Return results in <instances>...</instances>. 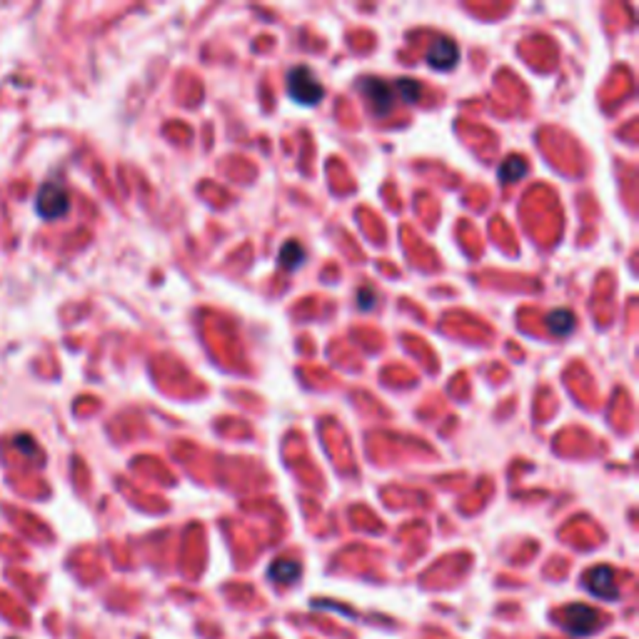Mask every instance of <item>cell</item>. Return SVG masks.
Listing matches in <instances>:
<instances>
[{"label":"cell","instance_id":"obj_1","mask_svg":"<svg viewBox=\"0 0 639 639\" xmlns=\"http://www.w3.org/2000/svg\"><path fill=\"white\" fill-rule=\"evenodd\" d=\"M288 93L295 103L312 107L318 106L320 97L325 96V87L320 86V80L315 78V73L308 66H295L288 73Z\"/></svg>","mask_w":639,"mask_h":639},{"label":"cell","instance_id":"obj_2","mask_svg":"<svg viewBox=\"0 0 639 639\" xmlns=\"http://www.w3.org/2000/svg\"><path fill=\"white\" fill-rule=\"evenodd\" d=\"M557 622H562V627L570 634H592L602 624L600 612L592 610L587 604H567L564 610L557 614Z\"/></svg>","mask_w":639,"mask_h":639},{"label":"cell","instance_id":"obj_3","mask_svg":"<svg viewBox=\"0 0 639 639\" xmlns=\"http://www.w3.org/2000/svg\"><path fill=\"white\" fill-rule=\"evenodd\" d=\"M358 87L362 90V96L368 97L370 107L378 117H385L395 107V86H390L388 80L365 78L360 80Z\"/></svg>","mask_w":639,"mask_h":639},{"label":"cell","instance_id":"obj_4","mask_svg":"<svg viewBox=\"0 0 639 639\" xmlns=\"http://www.w3.org/2000/svg\"><path fill=\"white\" fill-rule=\"evenodd\" d=\"M36 208H38V213L43 215L46 220H58V218H63L70 208V198L68 193H66V188L58 183H46L40 188Z\"/></svg>","mask_w":639,"mask_h":639},{"label":"cell","instance_id":"obj_5","mask_svg":"<svg viewBox=\"0 0 639 639\" xmlns=\"http://www.w3.org/2000/svg\"><path fill=\"white\" fill-rule=\"evenodd\" d=\"M584 584L592 594H597L602 600H617L620 597V590H617V577H614V570L602 564V567H592L584 577Z\"/></svg>","mask_w":639,"mask_h":639},{"label":"cell","instance_id":"obj_6","mask_svg":"<svg viewBox=\"0 0 639 639\" xmlns=\"http://www.w3.org/2000/svg\"><path fill=\"white\" fill-rule=\"evenodd\" d=\"M460 58V50L450 38H437L427 50V63L435 70H452Z\"/></svg>","mask_w":639,"mask_h":639},{"label":"cell","instance_id":"obj_7","mask_svg":"<svg viewBox=\"0 0 639 639\" xmlns=\"http://www.w3.org/2000/svg\"><path fill=\"white\" fill-rule=\"evenodd\" d=\"M544 322H547V330H550L553 335H557V338H567V335H572L574 328H577V318H574V312H572L570 308H557V310H553L547 315Z\"/></svg>","mask_w":639,"mask_h":639},{"label":"cell","instance_id":"obj_8","mask_svg":"<svg viewBox=\"0 0 639 639\" xmlns=\"http://www.w3.org/2000/svg\"><path fill=\"white\" fill-rule=\"evenodd\" d=\"M270 580L280 582V584H292V582L300 577V564L295 560H278L270 564Z\"/></svg>","mask_w":639,"mask_h":639},{"label":"cell","instance_id":"obj_9","mask_svg":"<svg viewBox=\"0 0 639 639\" xmlns=\"http://www.w3.org/2000/svg\"><path fill=\"white\" fill-rule=\"evenodd\" d=\"M527 173V160H522V157H507L502 163V167H500V180L507 185H512L514 180H520L522 175Z\"/></svg>","mask_w":639,"mask_h":639},{"label":"cell","instance_id":"obj_10","mask_svg":"<svg viewBox=\"0 0 639 639\" xmlns=\"http://www.w3.org/2000/svg\"><path fill=\"white\" fill-rule=\"evenodd\" d=\"M302 258H305V250L300 248V242H285L280 248V265L285 270L300 268Z\"/></svg>","mask_w":639,"mask_h":639},{"label":"cell","instance_id":"obj_11","mask_svg":"<svg viewBox=\"0 0 639 639\" xmlns=\"http://www.w3.org/2000/svg\"><path fill=\"white\" fill-rule=\"evenodd\" d=\"M395 90H398L400 96H402V100H405V103H415L417 96H420V86H417L415 80H410V78L398 80Z\"/></svg>","mask_w":639,"mask_h":639},{"label":"cell","instance_id":"obj_12","mask_svg":"<svg viewBox=\"0 0 639 639\" xmlns=\"http://www.w3.org/2000/svg\"><path fill=\"white\" fill-rule=\"evenodd\" d=\"M358 308L360 310H372V308H375V290H372V288H360Z\"/></svg>","mask_w":639,"mask_h":639}]
</instances>
